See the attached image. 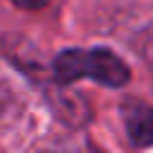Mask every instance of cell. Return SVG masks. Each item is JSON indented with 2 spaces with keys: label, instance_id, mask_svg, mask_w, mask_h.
<instances>
[{
  "label": "cell",
  "instance_id": "obj_1",
  "mask_svg": "<svg viewBox=\"0 0 153 153\" xmlns=\"http://www.w3.org/2000/svg\"><path fill=\"white\" fill-rule=\"evenodd\" d=\"M54 74L59 82L69 84L76 79H94V82L105 84V87H123L130 79L125 61L117 59L110 49H69L61 51L54 61Z\"/></svg>",
  "mask_w": 153,
  "mask_h": 153
},
{
  "label": "cell",
  "instance_id": "obj_2",
  "mask_svg": "<svg viewBox=\"0 0 153 153\" xmlns=\"http://www.w3.org/2000/svg\"><path fill=\"white\" fill-rule=\"evenodd\" d=\"M123 120H125V130L133 146H153V107L138 100H128L123 105Z\"/></svg>",
  "mask_w": 153,
  "mask_h": 153
},
{
  "label": "cell",
  "instance_id": "obj_3",
  "mask_svg": "<svg viewBox=\"0 0 153 153\" xmlns=\"http://www.w3.org/2000/svg\"><path fill=\"white\" fill-rule=\"evenodd\" d=\"M13 5H18L21 10H41L51 3V0H10Z\"/></svg>",
  "mask_w": 153,
  "mask_h": 153
}]
</instances>
